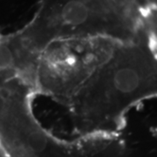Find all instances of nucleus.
<instances>
[{
    "mask_svg": "<svg viewBox=\"0 0 157 157\" xmlns=\"http://www.w3.org/2000/svg\"><path fill=\"white\" fill-rule=\"evenodd\" d=\"M156 91L155 51L143 33L119 42L66 105L82 138L113 136L122 128L126 113Z\"/></svg>",
    "mask_w": 157,
    "mask_h": 157,
    "instance_id": "nucleus-1",
    "label": "nucleus"
},
{
    "mask_svg": "<svg viewBox=\"0 0 157 157\" xmlns=\"http://www.w3.org/2000/svg\"><path fill=\"white\" fill-rule=\"evenodd\" d=\"M119 42L105 37L67 38L50 42L37 59L38 93L67 103L107 60Z\"/></svg>",
    "mask_w": 157,
    "mask_h": 157,
    "instance_id": "nucleus-2",
    "label": "nucleus"
}]
</instances>
